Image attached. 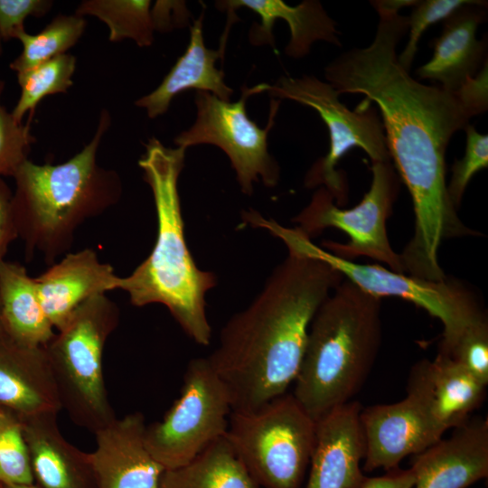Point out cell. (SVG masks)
Masks as SVG:
<instances>
[{
	"instance_id": "6da1fadb",
	"label": "cell",
	"mask_w": 488,
	"mask_h": 488,
	"mask_svg": "<svg viewBox=\"0 0 488 488\" xmlns=\"http://www.w3.org/2000/svg\"><path fill=\"white\" fill-rule=\"evenodd\" d=\"M374 8L379 23L371 43L340 54L325 67L324 78L339 95L362 94L376 103L391 162L415 214L413 236L399 254L404 270L441 280L446 277L438 262L441 244L472 234L449 199L445 161L451 137L472 117L455 92L420 83L399 64L396 49L408 33V16Z\"/></svg>"
},
{
	"instance_id": "7a4b0ae2",
	"label": "cell",
	"mask_w": 488,
	"mask_h": 488,
	"mask_svg": "<svg viewBox=\"0 0 488 488\" xmlns=\"http://www.w3.org/2000/svg\"><path fill=\"white\" fill-rule=\"evenodd\" d=\"M287 251L251 304L225 324L206 357L228 389L232 411L253 410L286 393L315 312L344 278L323 259Z\"/></svg>"
},
{
	"instance_id": "3957f363",
	"label": "cell",
	"mask_w": 488,
	"mask_h": 488,
	"mask_svg": "<svg viewBox=\"0 0 488 488\" xmlns=\"http://www.w3.org/2000/svg\"><path fill=\"white\" fill-rule=\"evenodd\" d=\"M110 125V114L103 109L93 137L71 158L58 164L27 159L16 170L12 211L27 259L38 252L48 266L54 264L70 249L80 225L119 202V174L97 161Z\"/></svg>"
},
{
	"instance_id": "277c9868",
	"label": "cell",
	"mask_w": 488,
	"mask_h": 488,
	"mask_svg": "<svg viewBox=\"0 0 488 488\" xmlns=\"http://www.w3.org/2000/svg\"><path fill=\"white\" fill-rule=\"evenodd\" d=\"M185 151L166 147L155 137L145 145L138 165L154 197L156 239L148 257L130 275L120 277L117 289L127 292L135 306L164 305L190 338L207 346L211 328L205 295L217 279L196 266L184 237L178 179Z\"/></svg>"
},
{
	"instance_id": "5b68a950",
	"label": "cell",
	"mask_w": 488,
	"mask_h": 488,
	"mask_svg": "<svg viewBox=\"0 0 488 488\" xmlns=\"http://www.w3.org/2000/svg\"><path fill=\"white\" fill-rule=\"evenodd\" d=\"M381 298L343 278L315 312L294 397L316 421L366 381L382 334Z\"/></svg>"
},
{
	"instance_id": "8992f818",
	"label": "cell",
	"mask_w": 488,
	"mask_h": 488,
	"mask_svg": "<svg viewBox=\"0 0 488 488\" xmlns=\"http://www.w3.org/2000/svg\"><path fill=\"white\" fill-rule=\"evenodd\" d=\"M118 324L117 305L106 294L98 295L79 306L44 346L61 408L74 424L93 434L117 418L102 360Z\"/></svg>"
},
{
	"instance_id": "52a82bcc",
	"label": "cell",
	"mask_w": 488,
	"mask_h": 488,
	"mask_svg": "<svg viewBox=\"0 0 488 488\" xmlns=\"http://www.w3.org/2000/svg\"><path fill=\"white\" fill-rule=\"evenodd\" d=\"M316 421L292 393L249 411H231L226 436L258 486L301 488Z\"/></svg>"
},
{
	"instance_id": "ba28073f",
	"label": "cell",
	"mask_w": 488,
	"mask_h": 488,
	"mask_svg": "<svg viewBox=\"0 0 488 488\" xmlns=\"http://www.w3.org/2000/svg\"><path fill=\"white\" fill-rule=\"evenodd\" d=\"M270 233L279 238L287 249L324 260L363 291L380 298L400 297L437 318L444 327L439 350L447 349L467 327L486 317L474 295L458 281L447 277L428 280L379 265L341 258L313 243L296 227L291 229L274 223Z\"/></svg>"
},
{
	"instance_id": "9c48e42d",
	"label": "cell",
	"mask_w": 488,
	"mask_h": 488,
	"mask_svg": "<svg viewBox=\"0 0 488 488\" xmlns=\"http://www.w3.org/2000/svg\"><path fill=\"white\" fill-rule=\"evenodd\" d=\"M270 97L290 99L314 108L325 123L330 136L329 151L308 171L305 186L323 184L340 207L348 201V184L336 164L352 148L362 149L373 162H391L385 131L377 108L362 102L350 110L328 82L314 76H282L267 90Z\"/></svg>"
},
{
	"instance_id": "30bf717a",
	"label": "cell",
	"mask_w": 488,
	"mask_h": 488,
	"mask_svg": "<svg viewBox=\"0 0 488 488\" xmlns=\"http://www.w3.org/2000/svg\"><path fill=\"white\" fill-rule=\"evenodd\" d=\"M371 169L370 188L357 205L343 209L334 203L330 192L321 187L294 221L298 224L296 228L310 239L327 228L345 232L349 236L346 243L323 244L324 249L341 258L353 261L358 257H367L387 265L392 271L405 273L386 227L398 198L400 178L391 162H373Z\"/></svg>"
},
{
	"instance_id": "8fae6325",
	"label": "cell",
	"mask_w": 488,
	"mask_h": 488,
	"mask_svg": "<svg viewBox=\"0 0 488 488\" xmlns=\"http://www.w3.org/2000/svg\"><path fill=\"white\" fill-rule=\"evenodd\" d=\"M232 411L227 387L206 357L191 360L178 399L145 428V444L164 470L183 466L226 435Z\"/></svg>"
},
{
	"instance_id": "7c38bea8",
	"label": "cell",
	"mask_w": 488,
	"mask_h": 488,
	"mask_svg": "<svg viewBox=\"0 0 488 488\" xmlns=\"http://www.w3.org/2000/svg\"><path fill=\"white\" fill-rule=\"evenodd\" d=\"M269 84L243 87L236 102L224 101L206 91H196L197 116L193 125L180 133L174 144L184 149L195 145H217L228 155L242 192L251 195L253 183L261 178L266 186H275L280 175L277 163L268 153L267 135L274 126L279 100L272 99L267 126L260 128L246 111L249 96L267 91Z\"/></svg>"
},
{
	"instance_id": "4fadbf2b",
	"label": "cell",
	"mask_w": 488,
	"mask_h": 488,
	"mask_svg": "<svg viewBox=\"0 0 488 488\" xmlns=\"http://www.w3.org/2000/svg\"><path fill=\"white\" fill-rule=\"evenodd\" d=\"M485 396V385L440 352L418 361L409 372L407 397L443 435L467 420Z\"/></svg>"
},
{
	"instance_id": "5bb4252c",
	"label": "cell",
	"mask_w": 488,
	"mask_h": 488,
	"mask_svg": "<svg viewBox=\"0 0 488 488\" xmlns=\"http://www.w3.org/2000/svg\"><path fill=\"white\" fill-rule=\"evenodd\" d=\"M145 428L143 414L134 412L94 433L89 455L99 488H158L164 469L147 449Z\"/></svg>"
},
{
	"instance_id": "9a60e30c",
	"label": "cell",
	"mask_w": 488,
	"mask_h": 488,
	"mask_svg": "<svg viewBox=\"0 0 488 488\" xmlns=\"http://www.w3.org/2000/svg\"><path fill=\"white\" fill-rule=\"evenodd\" d=\"M360 422L365 444L361 468L366 472L393 470L406 456L424 451L443 436L408 397L361 408Z\"/></svg>"
},
{
	"instance_id": "2e32d148",
	"label": "cell",
	"mask_w": 488,
	"mask_h": 488,
	"mask_svg": "<svg viewBox=\"0 0 488 488\" xmlns=\"http://www.w3.org/2000/svg\"><path fill=\"white\" fill-rule=\"evenodd\" d=\"M414 455L413 488H468L488 475V419L469 418Z\"/></svg>"
},
{
	"instance_id": "e0dca14e",
	"label": "cell",
	"mask_w": 488,
	"mask_h": 488,
	"mask_svg": "<svg viewBox=\"0 0 488 488\" xmlns=\"http://www.w3.org/2000/svg\"><path fill=\"white\" fill-rule=\"evenodd\" d=\"M361 405L351 400L316 420L314 448L305 488H361L365 444Z\"/></svg>"
},
{
	"instance_id": "ac0fdd59",
	"label": "cell",
	"mask_w": 488,
	"mask_h": 488,
	"mask_svg": "<svg viewBox=\"0 0 488 488\" xmlns=\"http://www.w3.org/2000/svg\"><path fill=\"white\" fill-rule=\"evenodd\" d=\"M0 408L21 421L62 408L44 347L17 343L0 329Z\"/></svg>"
},
{
	"instance_id": "d6986e66",
	"label": "cell",
	"mask_w": 488,
	"mask_h": 488,
	"mask_svg": "<svg viewBox=\"0 0 488 488\" xmlns=\"http://www.w3.org/2000/svg\"><path fill=\"white\" fill-rule=\"evenodd\" d=\"M42 308L55 332L89 298L118 288L120 277L92 249L68 252L34 277Z\"/></svg>"
},
{
	"instance_id": "ffe728a7",
	"label": "cell",
	"mask_w": 488,
	"mask_h": 488,
	"mask_svg": "<svg viewBox=\"0 0 488 488\" xmlns=\"http://www.w3.org/2000/svg\"><path fill=\"white\" fill-rule=\"evenodd\" d=\"M486 1L474 0L444 20L432 58L416 70L420 80L455 92L482 69L487 61L486 41L478 40L476 32L486 18Z\"/></svg>"
},
{
	"instance_id": "44dd1931",
	"label": "cell",
	"mask_w": 488,
	"mask_h": 488,
	"mask_svg": "<svg viewBox=\"0 0 488 488\" xmlns=\"http://www.w3.org/2000/svg\"><path fill=\"white\" fill-rule=\"evenodd\" d=\"M57 415L22 421L34 483L40 488H99L89 453L64 437Z\"/></svg>"
},
{
	"instance_id": "7402d4cb",
	"label": "cell",
	"mask_w": 488,
	"mask_h": 488,
	"mask_svg": "<svg viewBox=\"0 0 488 488\" xmlns=\"http://www.w3.org/2000/svg\"><path fill=\"white\" fill-rule=\"evenodd\" d=\"M216 6L236 15L234 11L246 7L258 14L261 21L251 27L249 39L255 45H274L273 26L277 19L285 20L290 30V40L285 52L292 58H302L310 52L314 42L324 41L342 46L335 22L316 0H305L296 6L282 0L218 1Z\"/></svg>"
},
{
	"instance_id": "603a6c76",
	"label": "cell",
	"mask_w": 488,
	"mask_h": 488,
	"mask_svg": "<svg viewBox=\"0 0 488 488\" xmlns=\"http://www.w3.org/2000/svg\"><path fill=\"white\" fill-rule=\"evenodd\" d=\"M204 8L190 28V42L160 85L149 94L136 100L135 105L145 109L150 118L167 112L172 100L188 89L211 92L221 100L230 101L233 89L226 85L224 72L215 66L222 57L220 50L208 49L204 44L202 22Z\"/></svg>"
},
{
	"instance_id": "cb8c5ba5",
	"label": "cell",
	"mask_w": 488,
	"mask_h": 488,
	"mask_svg": "<svg viewBox=\"0 0 488 488\" xmlns=\"http://www.w3.org/2000/svg\"><path fill=\"white\" fill-rule=\"evenodd\" d=\"M0 322L6 334L26 346L44 347L55 334L35 278L17 262L0 263Z\"/></svg>"
},
{
	"instance_id": "d4e9b609",
	"label": "cell",
	"mask_w": 488,
	"mask_h": 488,
	"mask_svg": "<svg viewBox=\"0 0 488 488\" xmlns=\"http://www.w3.org/2000/svg\"><path fill=\"white\" fill-rule=\"evenodd\" d=\"M158 488H259L226 435L188 464L164 470Z\"/></svg>"
},
{
	"instance_id": "484cf974",
	"label": "cell",
	"mask_w": 488,
	"mask_h": 488,
	"mask_svg": "<svg viewBox=\"0 0 488 488\" xmlns=\"http://www.w3.org/2000/svg\"><path fill=\"white\" fill-rule=\"evenodd\" d=\"M150 6L149 0H84L75 14L92 15L105 23L110 42L131 39L139 47H147L155 30Z\"/></svg>"
},
{
	"instance_id": "4316f807",
	"label": "cell",
	"mask_w": 488,
	"mask_h": 488,
	"mask_svg": "<svg viewBox=\"0 0 488 488\" xmlns=\"http://www.w3.org/2000/svg\"><path fill=\"white\" fill-rule=\"evenodd\" d=\"M87 21L77 14H58L36 34L25 30L17 33L15 39L23 50L9 68L20 73L31 70L73 47L84 33Z\"/></svg>"
},
{
	"instance_id": "83f0119b",
	"label": "cell",
	"mask_w": 488,
	"mask_h": 488,
	"mask_svg": "<svg viewBox=\"0 0 488 488\" xmlns=\"http://www.w3.org/2000/svg\"><path fill=\"white\" fill-rule=\"evenodd\" d=\"M77 59L70 53L56 56L31 70L16 73L21 94L12 115L23 122L30 113V120L37 105L46 97L65 93L72 86Z\"/></svg>"
},
{
	"instance_id": "f1b7e54d",
	"label": "cell",
	"mask_w": 488,
	"mask_h": 488,
	"mask_svg": "<svg viewBox=\"0 0 488 488\" xmlns=\"http://www.w3.org/2000/svg\"><path fill=\"white\" fill-rule=\"evenodd\" d=\"M0 483L3 485L34 483L22 421L0 408Z\"/></svg>"
},
{
	"instance_id": "f546056e",
	"label": "cell",
	"mask_w": 488,
	"mask_h": 488,
	"mask_svg": "<svg viewBox=\"0 0 488 488\" xmlns=\"http://www.w3.org/2000/svg\"><path fill=\"white\" fill-rule=\"evenodd\" d=\"M5 81L0 79V178L12 177L28 159L36 141L31 133L30 121L18 122L2 102Z\"/></svg>"
},
{
	"instance_id": "4dcf8cb0",
	"label": "cell",
	"mask_w": 488,
	"mask_h": 488,
	"mask_svg": "<svg viewBox=\"0 0 488 488\" xmlns=\"http://www.w3.org/2000/svg\"><path fill=\"white\" fill-rule=\"evenodd\" d=\"M448 356L483 385L488 384V322L487 317L467 327L446 350Z\"/></svg>"
},
{
	"instance_id": "1f68e13d",
	"label": "cell",
	"mask_w": 488,
	"mask_h": 488,
	"mask_svg": "<svg viewBox=\"0 0 488 488\" xmlns=\"http://www.w3.org/2000/svg\"><path fill=\"white\" fill-rule=\"evenodd\" d=\"M474 0H424L418 1L408 19V39L398 61L409 72L424 32L432 24L446 20L460 7Z\"/></svg>"
},
{
	"instance_id": "d6a6232c",
	"label": "cell",
	"mask_w": 488,
	"mask_h": 488,
	"mask_svg": "<svg viewBox=\"0 0 488 488\" xmlns=\"http://www.w3.org/2000/svg\"><path fill=\"white\" fill-rule=\"evenodd\" d=\"M466 145L463 158L455 160L447 183L453 205L458 209L469 182L480 170L488 166V136L479 133L472 125L465 128Z\"/></svg>"
},
{
	"instance_id": "836d02e7",
	"label": "cell",
	"mask_w": 488,
	"mask_h": 488,
	"mask_svg": "<svg viewBox=\"0 0 488 488\" xmlns=\"http://www.w3.org/2000/svg\"><path fill=\"white\" fill-rule=\"evenodd\" d=\"M50 0H0V36L3 42L15 39L29 16L42 17L52 7Z\"/></svg>"
},
{
	"instance_id": "e575fe53",
	"label": "cell",
	"mask_w": 488,
	"mask_h": 488,
	"mask_svg": "<svg viewBox=\"0 0 488 488\" xmlns=\"http://www.w3.org/2000/svg\"><path fill=\"white\" fill-rule=\"evenodd\" d=\"M455 93L472 117L484 113L488 108V62Z\"/></svg>"
},
{
	"instance_id": "d590c367",
	"label": "cell",
	"mask_w": 488,
	"mask_h": 488,
	"mask_svg": "<svg viewBox=\"0 0 488 488\" xmlns=\"http://www.w3.org/2000/svg\"><path fill=\"white\" fill-rule=\"evenodd\" d=\"M13 191L4 178H0V263L5 259L10 244L18 234L12 211Z\"/></svg>"
},
{
	"instance_id": "8d00e7d4",
	"label": "cell",
	"mask_w": 488,
	"mask_h": 488,
	"mask_svg": "<svg viewBox=\"0 0 488 488\" xmlns=\"http://www.w3.org/2000/svg\"><path fill=\"white\" fill-rule=\"evenodd\" d=\"M385 475L365 477L361 488H413L415 476L410 468L393 469Z\"/></svg>"
},
{
	"instance_id": "74e56055",
	"label": "cell",
	"mask_w": 488,
	"mask_h": 488,
	"mask_svg": "<svg viewBox=\"0 0 488 488\" xmlns=\"http://www.w3.org/2000/svg\"><path fill=\"white\" fill-rule=\"evenodd\" d=\"M4 488H40L35 483L21 484V485H4Z\"/></svg>"
},
{
	"instance_id": "f35d334b",
	"label": "cell",
	"mask_w": 488,
	"mask_h": 488,
	"mask_svg": "<svg viewBox=\"0 0 488 488\" xmlns=\"http://www.w3.org/2000/svg\"><path fill=\"white\" fill-rule=\"evenodd\" d=\"M3 54V41L0 36V56Z\"/></svg>"
},
{
	"instance_id": "ab89813d",
	"label": "cell",
	"mask_w": 488,
	"mask_h": 488,
	"mask_svg": "<svg viewBox=\"0 0 488 488\" xmlns=\"http://www.w3.org/2000/svg\"><path fill=\"white\" fill-rule=\"evenodd\" d=\"M0 488H4V485L0 483Z\"/></svg>"
},
{
	"instance_id": "60d3db41",
	"label": "cell",
	"mask_w": 488,
	"mask_h": 488,
	"mask_svg": "<svg viewBox=\"0 0 488 488\" xmlns=\"http://www.w3.org/2000/svg\"><path fill=\"white\" fill-rule=\"evenodd\" d=\"M0 329H1V322H0Z\"/></svg>"
}]
</instances>
